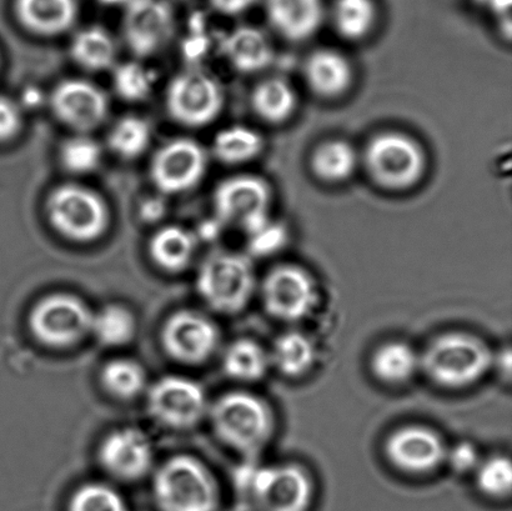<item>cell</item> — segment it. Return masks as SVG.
Here are the masks:
<instances>
[{"label": "cell", "mask_w": 512, "mask_h": 511, "mask_svg": "<svg viewBox=\"0 0 512 511\" xmlns=\"http://www.w3.org/2000/svg\"><path fill=\"white\" fill-rule=\"evenodd\" d=\"M311 175L320 183L339 185L348 182L360 168V152L344 138L321 140L308 160Z\"/></svg>", "instance_id": "obj_24"}, {"label": "cell", "mask_w": 512, "mask_h": 511, "mask_svg": "<svg viewBox=\"0 0 512 511\" xmlns=\"http://www.w3.org/2000/svg\"><path fill=\"white\" fill-rule=\"evenodd\" d=\"M137 332V318L125 305L108 304L93 314L90 335L104 347H125L133 342Z\"/></svg>", "instance_id": "obj_33"}, {"label": "cell", "mask_w": 512, "mask_h": 511, "mask_svg": "<svg viewBox=\"0 0 512 511\" xmlns=\"http://www.w3.org/2000/svg\"><path fill=\"white\" fill-rule=\"evenodd\" d=\"M23 108L17 100L0 94V144L12 143L23 132Z\"/></svg>", "instance_id": "obj_39"}, {"label": "cell", "mask_w": 512, "mask_h": 511, "mask_svg": "<svg viewBox=\"0 0 512 511\" xmlns=\"http://www.w3.org/2000/svg\"><path fill=\"white\" fill-rule=\"evenodd\" d=\"M160 342L174 362L200 365L218 352L220 330L207 314L195 309H180L165 320Z\"/></svg>", "instance_id": "obj_14"}, {"label": "cell", "mask_w": 512, "mask_h": 511, "mask_svg": "<svg viewBox=\"0 0 512 511\" xmlns=\"http://www.w3.org/2000/svg\"><path fill=\"white\" fill-rule=\"evenodd\" d=\"M197 237L180 225H165L154 232L148 243L152 262L165 273H183L197 253Z\"/></svg>", "instance_id": "obj_25"}, {"label": "cell", "mask_w": 512, "mask_h": 511, "mask_svg": "<svg viewBox=\"0 0 512 511\" xmlns=\"http://www.w3.org/2000/svg\"><path fill=\"white\" fill-rule=\"evenodd\" d=\"M13 14L25 32L55 38L75 27L80 5L79 0H13Z\"/></svg>", "instance_id": "obj_21"}, {"label": "cell", "mask_w": 512, "mask_h": 511, "mask_svg": "<svg viewBox=\"0 0 512 511\" xmlns=\"http://www.w3.org/2000/svg\"><path fill=\"white\" fill-rule=\"evenodd\" d=\"M476 487L485 497L505 499L510 497L512 488V467L508 457L495 455L481 460L475 470Z\"/></svg>", "instance_id": "obj_38"}, {"label": "cell", "mask_w": 512, "mask_h": 511, "mask_svg": "<svg viewBox=\"0 0 512 511\" xmlns=\"http://www.w3.org/2000/svg\"><path fill=\"white\" fill-rule=\"evenodd\" d=\"M213 208L222 227L238 229L249 238L273 222L274 189L260 175H233L215 187Z\"/></svg>", "instance_id": "obj_7"}, {"label": "cell", "mask_w": 512, "mask_h": 511, "mask_svg": "<svg viewBox=\"0 0 512 511\" xmlns=\"http://www.w3.org/2000/svg\"><path fill=\"white\" fill-rule=\"evenodd\" d=\"M67 511H132L117 489L104 483L79 487L68 502Z\"/></svg>", "instance_id": "obj_37"}, {"label": "cell", "mask_w": 512, "mask_h": 511, "mask_svg": "<svg viewBox=\"0 0 512 511\" xmlns=\"http://www.w3.org/2000/svg\"><path fill=\"white\" fill-rule=\"evenodd\" d=\"M209 154L188 137L168 140L153 154L149 177L162 195H179L197 188L207 173Z\"/></svg>", "instance_id": "obj_13"}, {"label": "cell", "mask_w": 512, "mask_h": 511, "mask_svg": "<svg viewBox=\"0 0 512 511\" xmlns=\"http://www.w3.org/2000/svg\"><path fill=\"white\" fill-rule=\"evenodd\" d=\"M222 84L203 69L189 68L178 73L165 90V109L174 123L190 129L208 127L223 113Z\"/></svg>", "instance_id": "obj_9"}, {"label": "cell", "mask_w": 512, "mask_h": 511, "mask_svg": "<svg viewBox=\"0 0 512 511\" xmlns=\"http://www.w3.org/2000/svg\"><path fill=\"white\" fill-rule=\"evenodd\" d=\"M97 2L105 5V7H124L129 0H97Z\"/></svg>", "instance_id": "obj_47"}, {"label": "cell", "mask_w": 512, "mask_h": 511, "mask_svg": "<svg viewBox=\"0 0 512 511\" xmlns=\"http://www.w3.org/2000/svg\"><path fill=\"white\" fill-rule=\"evenodd\" d=\"M370 369L379 382L388 385L408 383L420 370V354L408 343L381 344L371 355Z\"/></svg>", "instance_id": "obj_30"}, {"label": "cell", "mask_w": 512, "mask_h": 511, "mask_svg": "<svg viewBox=\"0 0 512 511\" xmlns=\"http://www.w3.org/2000/svg\"><path fill=\"white\" fill-rule=\"evenodd\" d=\"M100 383L110 397L120 402H130L148 390V375L137 360L117 358L104 364Z\"/></svg>", "instance_id": "obj_32"}, {"label": "cell", "mask_w": 512, "mask_h": 511, "mask_svg": "<svg viewBox=\"0 0 512 511\" xmlns=\"http://www.w3.org/2000/svg\"><path fill=\"white\" fill-rule=\"evenodd\" d=\"M210 422L220 442L240 454H258L273 439V409L259 395L230 392L210 404Z\"/></svg>", "instance_id": "obj_3"}, {"label": "cell", "mask_w": 512, "mask_h": 511, "mask_svg": "<svg viewBox=\"0 0 512 511\" xmlns=\"http://www.w3.org/2000/svg\"><path fill=\"white\" fill-rule=\"evenodd\" d=\"M153 138L152 125L139 115L128 114L112 125L107 135V147L123 160L142 157L150 147Z\"/></svg>", "instance_id": "obj_34"}, {"label": "cell", "mask_w": 512, "mask_h": 511, "mask_svg": "<svg viewBox=\"0 0 512 511\" xmlns=\"http://www.w3.org/2000/svg\"><path fill=\"white\" fill-rule=\"evenodd\" d=\"M44 213L50 228L75 244L98 242L112 223V213L103 195L78 183H63L50 190Z\"/></svg>", "instance_id": "obj_4"}, {"label": "cell", "mask_w": 512, "mask_h": 511, "mask_svg": "<svg viewBox=\"0 0 512 511\" xmlns=\"http://www.w3.org/2000/svg\"><path fill=\"white\" fill-rule=\"evenodd\" d=\"M271 369H275L286 378L304 377L313 369L316 349L308 335L304 333L285 332L274 340L269 350Z\"/></svg>", "instance_id": "obj_29"}, {"label": "cell", "mask_w": 512, "mask_h": 511, "mask_svg": "<svg viewBox=\"0 0 512 511\" xmlns=\"http://www.w3.org/2000/svg\"><path fill=\"white\" fill-rule=\"evenodd\" d=\"M70 59L85 72L99 73L117 64L118 47L113 35L99 25L78 30L69 45Z\"/></svg>", "instance_id": "obj_27"}, {"label": "cell", "mask_w": 512, "mask_h": 511, "mask_svg": "<svg viewBox=\"0 0 512 511\" xmlns=\"http://www.w3.org/2000/svg\"><path fill=\"white\" fill-rule=\"evenodd\" d=\"M475 3H478L480 5H483L485 7L486 3H488V0H474Z\"/></svg>", "instance_id": "obj_49"}, {"label": "cell", "mask_w": 512, "mask_h": 511, "mask_svg": "<svg viewBox=\"0 0 512 511\" xmlns=\"http://www.w3.org/2000/svg\"><path fill=\"white\" fill-rule=\"evenodd\" d=\"M93 310L72 293H52L30 309L28 328L44 347L62 350L75 347L92 332Z\"/></svg>", "instance_id": "obj_8"}, {"label": "cell", "mask_w": 512, "mask_h": 511, "mask_svg": "<svg viewBox=\"0 0 512 511\" xmlns=\"http://www.w3.org/2000/svg\"><path fill=\"white\" fill-rule=\"evenodd\" d=\"M222 365L224 373L235 382H260L271 369L269 350L254 339H237L225 348Z\"/></svg>", "instance_id": "obj_31"}, {"label": "cell", "mask_w": 512, "mask_h": 511, "mask_svg": "<svg viewBox=\"0 0 512 511\" xmlns=\"http://www.w3.org/2000/svg\"><path fill=\"white\" fill-rule=\"evenodd\" d=\"M154 82L153 73L138 60L114 65L113 90L124 102H144L152 94Z\"/></svg>", "instance_id": "obj_36"}, {"label": "cell", "mask_w": 512, "mask_h": 511, "mask_svg": "<svg viewBox=\"0 0 512 511\" xmlns=\"http://www.w3.org/2000/svg\"><path fill=\"white\" fill-rule=\"evenodd\" d=\"M153 499L159 511H218L222 492L202 460L175 455L155 470Z\"/></svg>", "instance_id": "obj_5"}, {"label": "cell", "mask_w": 512, "mask_h": 511, "mask_svg": "<svg viewBox=\"0 0 512 511\" xmlns=\"http://www.w3.org/2000/svg\"><path fill=\"white\" fill-rule=\"evenodd\" d=\"M480 462L478 449L468 442L456 444L455 447L448 448V452H446L445 463H448L455 473H473L479 467Z\"/></svg>", "instance_id": "obj_41"}, {"label": "cell", "mask_w": 512, "mask_h": 511, "mask_svg": "<svg viewBox=\"0 0 512 511\" xmlns=\"http://www.w3.org/2000/svg\"><path fill=\"white\" fill-rule=\"evenodd\" d=\"M2 62H3L2 54H0V72H2Z\"/></svg>", "instance_id": "obj_50"}, {"label": "cell", "mask_w": 512, "mask_h": 511, "mask_svg": "<svg viewBox=\"0 0 512 511\" xmlns=\"http://www.w3.org/2000/svg\"><path fill=\"white\" fill-rule=\"evenodd\" d=\"M210 8L223 17L237 18L247 14L260 0H208Z\"/></svg>", "instance_id": "obj_42"}, {"label": "cell", "mask_w": 512, "mask_h": 511, "mask_svg": "<svg viewBox=\"0 0 512 511\" xmlns=\"http://www.w3.org/2000/svg\"><path fill=\"white\" fill-rule=\"evenodd\" d=\"M58 159L64 172L88 175L102 164L103 147L90 134H73L65 138L58 150Z\"/></svg>", "instance_id": "obj_35"}, {"label": "cell", "mask_w": 512, "mask_h": 511, "mask_svg": "<svg viewBox=\"0 0 512 511\" xmlns=\"http://www.w3.org/2000/svg\"><path fill=\"white\" fill-rule=\"evenodd\" d=\"M494 352L483 339L453 332L436 337L420 354V370L445 389H463L478 383L493 368Z\"/></svg>", "instance_id": "obj_2"}, {"label": "cell", "mask_w": 512, "mask_h": 511, "mask_svg": "<svg viewBox=\"0 0 512 511\" xmlns=\"http://www.w3.org/2000/svg\"><path fill=\"white\" fill-rule=\"evenodd\" d=\"M512 0H488L485 7L489 8L496 17L505 18L509 17Z\"/></svg>", "instance_id": "obj_45"}, {"label": "cell", "mask_w": 512, "mask_h": 511, "mask_svg": "<svg viewBox=\"0 0 512 511\" xmlns=\"http://www.w3.org/2000/svg\"><path fill=\"white\" fill-rule=\"evenodd\" d=\"M219 48L230 67L243 75L263 73L275 59L269 35L249 24L239 25L224 34L219 40Z\"/></svg>", "instance_id": "obj_22"}, {"label": "cell", "mask_w": 512, "mask_h": 511, "mask_svg": "<svg viewBox=\"0 0 512 511\" xmlns=\"http://www.w3.org/2000/svg\"><path fill=\"white\" fill-rule=\"evenodd\" d=\"M264 150L265 139L259 130L243 124L219 130L212 143L213 157L229 167L252 163Z\"/></svg>", "instance_id": "obj_28"}, {"label": "cell", "mask_w": 512, "mask_h": 511, "mask_svg": "<svg viewBox=\"0 0 512 511\" xmlns=\"http://www.w3.org/2000/svg\"><path fill=\"white\" fill-rule=\"evenodd\" d=\"M286 240L285 230L278 224L271 222L260 232L249 237V249L254 255L265 257V255L274 254L284 247Z\"/></svg>", "instance_id": "obj_40"}, {"label": "cell", "mask_w": 512, "mask_h": 511, "mask_svg": "<svg viewBox=\"0 0 512 511\" xmlns=\"http://www.w3.org/2000/svg\"><path fill=\"white\" fill-rule=\"evenodd\" d=\"M167 213V204L162 197L147 198L143 200L139 208L140 218L145 223H157Z\"/></svg>", "instance_id": "obj_43"}, {"label": "cell", "mask_w": 512, "mask_h": 511, "mask_svg": "<svg viewBox=\"0 0 512 511\" xmlns=\"http://www.w3.org/2000/svg\"><path fill=\"white\" fill-rule=\"evenodd\" d=\"M125 45L139 59L167 47L175 33V14L168 0H129L123 7Z\"/></svg>", "instance_id": "obj_16"}, {"label": "cell", "mask_w": 512, "mask_h": 511, "mask_svg": "<svg viewBox=\"0 0 512 511\" xmlns=\"http://www.w3.org/2000/svg\"><path fill=\"white\" fill-rule=\"evenodd\" d=\"M98 460L110 477L120 482H138L153 470V444L138 428L115 429L100 443Z\"/></svg>", "instance_id": "obj_18"}, {"label": "cell", "mask_w": 512, "mask_h": 511, "mask_svg": "<svg viewBox=\"0 0 512 511\" xmlns=\"http://www.w3.org/2000/svg\"><path fill=\"white\" fill-rule=\"evenodd\" d=\"M428 165L423 144L396 129L371 135L360 152V167L376 187L389 193L414 189L423 182Z\"/></svg>", "instance_id": "obj_1"}, {"label": "cell", "mask_w": 512, "mask_h": 511, "mask_svg": "<svg viewBox=\"0 0 512 511\" xmlns=\"http://www.w3.org/2000/svg\"><path fill=\"white\" fill-rule=\"evenodd\" d=\"M195 284L210 309L227 315L243 312L258 289L252 259L229 250L209 254L200 264Z\"/></svg>", "instance_id": "obj_6"}, {"label": "cell", "mask_w": 512, "mask_h": 511, "mask_svg": "<svg viewBox=\"0 0 512 511\" xmlns=\"http://www.w3.org/2000/svg\"><path fill=\"white\" fill-rule=\"evenodd\" d=\"M511 350L510 348L501 349L499 353H494L493 368L498 370L501 377L505 380L511 378Z\"/></svg>", "instance_id": "obj_44"}, {"label": "cell", "mask_w": 512, "mask_h": 511, "mask_svg": "<svg viewBox=\"0 0 512 511\" xmlns=\"http://www.w3.org/2000/svg\"><path fill=\"white\" fill-rule=\"evenodd\" d=\"M229 511H256V509L250 503H243V504L237 505V507H234L233 509H230Z\"/></svg>", "instance_id": "obj_48"}, {"label": "cell", "mask_w": 512, "mask_h": 511, "mask_svg": "<svg viewBox=\"0 0 512 511\" xmlns=\"http://www.w3.org/2000/svg\"><path fill=\"white\" fill-rule=\"evenodd\" d=\"M301 75L315 98L334 102L353 88L355 69L348 55L331 47H320L306 55Z\"/></svg>", "instance_id": "obj_19"}, {"label": "cell", "mask_w": 512, "mask_h": 511, "mask_svg": "<svg viewBox=\"0 0 512 511\" xmlns=\"http://www.w3.org/2000/svg\"><path fill=\"white\" fill-rule=\"evenodd\" d=\"M448 447L435 430L424 425H405L385 440L384 453L394 468L405 474L435 472L445 463Z\"/></svg>", "instance_id": "obj_17"}, {"label": "cell", "mask_w": 512, "mask_h": 511, "mask_svg": "<svg viewBox=\"0 0 512 511\" xmlns=\"http://www.w3.org/2000/svg\"><path fill=\"white\" fill-rule=\"evenodd\" d=\"M380 18L376 0H333L326 9L334 32L350 43L363 42L375 32Z\"/></svg>", "instance_id": "obj_26"}, {"label": "cell", "mask_w": 512, "mask_h": 511, "mask_svg": "<svg viewBox=\"0 0 512 511\" xmlns=\"http://www.w3.org/2000/svg\"><path fill=\"white\" fill-rule=\"evenodd\" d=\"M249 102L256 118L271 127H280L298 112L299 95L288 79L270 75L254 85Z\"/></svg>", "instance_id": "obj_23"}, {"label": "cell", "mask_w": 512, "mask_h": 511, "mask_svg": "<svg viewBox=\"0 0 512 511\" xmlns=\"http://www.w3.org/2000/svg\"><path fill=\"white\" fill-rule=\"evenodd\" d=\"M40 98H42V95L39 94L38 89L27 90L24 94L23 104L34 107V105L40 103Z\"/></svg>", "instance_id": "obj_46"}, {"label": "cell", "mask_w": 512, "mask_h": 511, "mask_svg": "<svg viewBox=\"0 0 512 511\" xmlns=\"http://www.w3.org/2000/svg\"><path fill=\"white\" fill-rule=\"evenodd\" d=\"M248 492L256 511H310L315 489L308 470L285 463L255 469Z\"/></svg>", "instance_id": "obj_10"}, {"label": "cell", "mask_w": 512, "mask_h": 511, "mask_svg": "<svg viewBox=\"0 0 512 511\" xmlns=\"http://www.w3.org/2000/svg\"><path fill=\"white\" fill-rule=\"evenodd\" d=\"M48 104L54 118L75 134H92L109 117L107 93L87 79L60 80L50 92Z\"/></svg>", "instance_id": "obj_15"}, {"label": "cell", "mask_w": 512, "mask_h": 511, "mask_svg": "<svg viewBox=\"0 0 512 511\" xmlns=\"http://www.w3.org/2000/svg\"><path fill=\"white\" fill-rule=\"evenodd\" d=\"M265 312L279 322L295 323L313 312L318 304V284L308 269L298 264L275 265L260 284Z\"/></svg>", "instance_id": "obj_11"}, {"label": "cell", "mask_w": 512, "mask_h": 511, "mask_svg": "<svg viewBox=\"0 0 512 511\" xmlns=\"http://www.w3.org/2000/svg\"><path fill=\"white\" fill-rule=\"evenodd\" d=\"M271 32L291 44L308 42L326 22L325 0H260Z\"/></svg>", "instance_id": "obj_20"}, {"label": "cell", "mask_w": 512, "mask_h": 511, "mask_svg": "<svg viewBox=\"0 0 512 511\" xmlns=\"http://www.w3.org/2000/svg\"><path fill=\"white\" fill-rule=\"evenodd\" d=\"M147 408L155 422L173 430L198 427L208 417L210 403L204 388L183 375H167L147 390Z\"/></svg>", "instance_id": "obj_12"}]
</instances>
